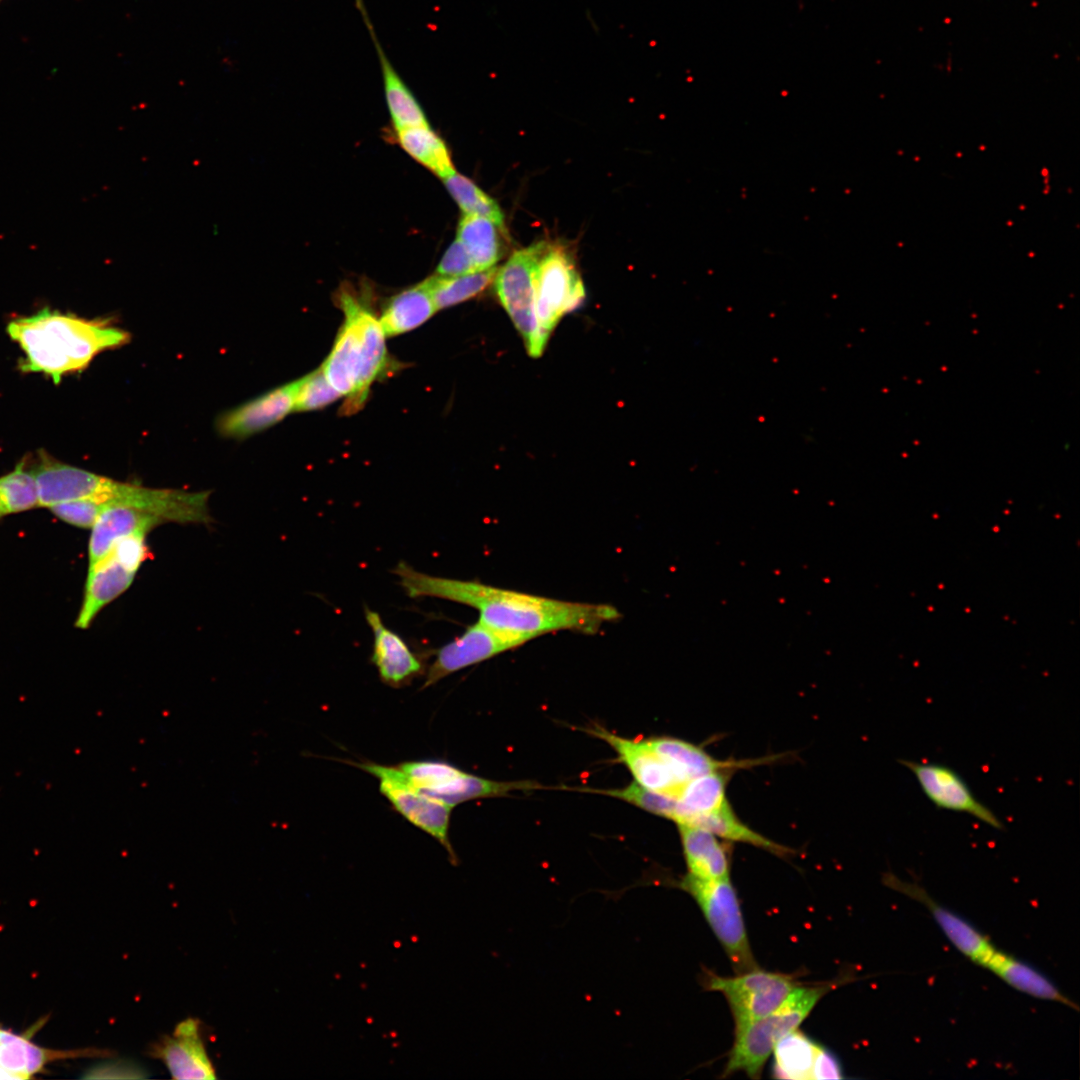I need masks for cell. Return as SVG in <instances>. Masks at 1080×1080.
Masks as SVG:
<instances>
[{
	"label": "cell",
	"instance_id": "8992f818",
	"mask_svg": "<svg viewBox=\"0 0 1080 1080\" xmlns=\"http://www.w3.org/2000/svg\"><path fill=\"white\" fill-rule=\"evenodd\" d=\"M584 298V284L572 256L563 247L546 244L535 270V315L543 348L562 316Z\"/></svg>",
	"mask_w": 1080,
	"mask_h": 1080
},
{
	"label": "cell",
	"instance_id": "9a60e30c",
	"mask_svg": "<svg viewBox=\"0 0 1080 1080\" xmlns=\"http://www.w3.org/2000/svg\"><path fill=\"white\" fill-rule=\"evenodd\" d=\"M300 379L286 383L228 411L218 421L226 437L243 438L265 430L295 411Z\"/></svg>",
	"mask_w": 1080,
	"mask_h": 1080
},
{
	"label": "cell",
	"instance_id": "1f68e13d",
	"mask_svg": "<svg viewBox=\"0 0 1080 1080\" xmlns=\"http://www.w3.org/2000/svg\"><path fill=\"white\" fill-rule=\"evenodd\" d=\"M38 506L34 476L25 460L0 477V518Z\"/></svg>",
	"mask_w": 1080,
	"mask_h": 1080
},
{
	"label": "cell",
	"instance_id": "3957f363",
	"mask_svg": "<svg viewBox=\"0 0 1080 1080\" xmlns=\"http://www.w3.org/2000/svg\"><path fill=\"white\" fill-rule=\"evenodd\" d=\"M337 304L344 321L321 369L332 387L346 398L344 413L351 414L362 407L370 387L387 368L386 335L368 304L354 293L341 289Z\"/></svg>",
	"mask_w": 1080,
	"mask_h": 1080
},
{
	"label": "cell",
	"instance_id": "603a6c76",
	"mask_svg": "<svg viewBox=\"0 0 1080 1080\" xmlns=\"http://www.w3.org/2000/svg\"><path fill=\"white\" fill-rule=\"evenodd\" d=\"M728 777L721 771L703 774L689 779L677 798V816L674 822L685 824L692 818L718 810L726 801Z\"/></svg>",
	"mask_w": 1080,
	"mask_h": 1080
},
{
	"label": "cell",
	"instance_id": "ac0fdd59",
	"mask_svg": "<svg viewBox=\"0 0 1080 1080\" xmlns=\"http://www.w3.org/2000/svg\"><path fill=\"white\" fill-rule=\"evenodd\" d=\"M165 521L156 514L126 505L108 507L92 526L89 540V565L106 557L123 537L135 532H149Z\"/></svg>",
	"mask_w": 1080,
	"mask_h": 1080
},
{
	"label": "cell",
	"instance_id": "4316f807",
	"mask_svg": "<svg viewBox=\"0 0 1080 1080\" xmlns=\"http://www.w3.org/2000/svg\"><path fill=\"white\" fill-rule=\"evenodd\" d=\"M397 138L410 156L442 179L456 171L446 144L429 124L397 130Z\"/></svg>",
	"mask_w": 1080,
	"mask_h": 1080
},
{
	"label": "cell",
	"instance_id": "60d3db41",
	"mask_svg": "<svg viewBox=\"0 0 1080 1080\" xmlns=\"http://www.w3.org/2000/svg\"><path fill=\"white\" fill-rule=\"evenodd\" d=\"M2 1H3V0H0V3H1Z\"/></svg>",
	"mask_w": 1080,
	"mask_h": 1080
},
{
	"label": "cell",
	"instance_id": "8fae6325",
	"mask_svg": "<svg viewBox=\"0 0 1080 1080\" xmlns=\"http://www.w3.org/2000/svg\"><path fill=\"white\" fill-rule=\"evenodd\" d=\"M528 642L495 630L479 620L457 638L438 649L429 666L423 688L471 665L483 662Z\"/></svg>",
	"mask_w": 1080,
	"mask_h": 1080
},
{
	"label": "cell",
	"instance_id": "f1b7e54d",
	"mask_svg": "<svg viewBox=\"0 0 1080 1080\" xmlns=\"http://www.w3.org/2000/svg\"><path fill=\"white\" fill-rule=\"evenodd\" d=\"M685 824L703 828L726 840L760 847L780 856L791 852L790 849L773 842L741 822L733 812L728 800L718 810L694 817Z\"/></svg>",
	"mask_w": 1080,
	"mask_h": 1080
},
{
	"label": "cell",
	"instance_id": "9c48e42d",
	"mask_svg": "<svg viewBox=\"0 0 1080 1080\" xmlns=\"http://www.w3.org/2000/svg\"><path fill=\"white\" fill-rule=\"evenodd\" d=\"M546 244L538 242L515 251L496 271L493 281L501 305L521 334L527 352L535 358L544 351L535 315V270Z\"/></svg>",
	"mask_w": 1080,
	"mask_h": 1080
},
{
	"label": "cell",
	"instance_id": "4fadbf2b",
	"mask_svg": "<svg viewBox=\"0 0 1080 1080\" xmlns=\"http://www.w3.org/2000/svg\"><path fill=\"white\" fill-rule=\"evenodd\" d=\"M886 885L925 906L952 945L973 963L987 968L999 949L969 921L941 905L918 883L903 881L892 873Z\"/></svg>",
	"mask_w": 1080,
	"mask_h": 1080
},
{
	"label": "cell",
	"instance_id": "4dcf8cb0",
	"mask_svg": "<svg viewBox=\"0 0 1080 1080\" xmlns=\"http://www.w3.org/2000/svg\"><path fill=\"white\" fill-rule=\"evenodd\" d=\"M443 183L464 214L486 217L504 228L500 206L469 178L455 171Z\"/></svg>",
	"mask_w": 1080,
	"mask_h": 1080
},
{
	"label": "cell",
	"instance_id": "ab89813d",
	"mask_svg": "<svg viewBox=\"0 0 1080 1080\" xmlns=\"http://www.w3.org/2000/svg\"><path fill=\"white\" fill-rule=\"evenodd\" d=\"M842 1077L838 1059L829 1050L820 1046L813 1065L812 1079H840Z\"/></svg>",
	"mask_w": 1080,
	"mask_h": 1080
},
{
	"label": "cell",
	"instance_id": "7c38bea8",
	"mask_svg": "<svg viewBox=\"0 0 1080 1080\" xmlns=\"http://www.w3.org/2000/svg\"><path fill=\"white\" fill-rule=\"evenodd\" d=\"M898 762L910 770L924 795L938 809L967 813L988 826L1004 830L1003 822L972 792L964 778L941 763H920L908 759Z\"/></svg>",
	"mask_w": 1080,
	"mask_h": 1080
},
{
	"label": "cell",
	"instance_id": "d6986e66",
	"mask_svg": "<svg viewBox=\"0 0 1080 1080\" xmlns=\"http://www.w3.org/2000/svg\"><path fill=\"white\" fill-rule=\"evenodd\" d=\"M135 575L112 552L88 567L83 604L75 626L88 628L102 608L130 587Z\"/></svg>",
	"mask_w": 1080,
	"mask_h": 1080
},
{
	"label": "cell",
	"instance_id": "e575fe53",
	"mask_svg": "<svg viewBox=\"0 0 1080 1080\" xmlns=\"http://www.w3.org/2000/svg\"><path fill=\"white\" fill-rule=\"evenodd\" d=\"M30 1046L31 1042L26 1038L0 1029V1068L13 1079L30 1078Z\"/></svg>",
	"mask_w": 1080,
	"mask_h": 1080
},
{
	"label": "cell",
	"instance_id": "d6a6232c",
	"mask_svg": "<svg viewBox=\"0 0 1080 1080\" xmlns=\"http://www.w3.org/2000/svg\"><path fill=\"white\" fill-rule=\"evenodd\" d=\"M586 790L624 800L645 811L673 821L677 816L678 803L676 797L648 789L636 781L621 789Z\"/></svg>",
	"mask_w": 1080,
	"mask_h": 1080
},
{
	"label": "cell",
	"instance_id": "e0dca14e",
	"mask_svg": "<svg viewBox=\"0 0 1080 1080\" xmlns=\"http://www.w3.org/2000/svg\"><path fill=\"white\" fill-rule=\"evenodd\" d=\"M365 618L373 633L372 662L381 680L394 688L408 684L422 672V663L406 642L366 608Z\"/></svg>",
	"mask_w": 1080,
	"mask_h": 1080
},
{
	"label": "cell",
	"instance_id": "f546056e",
	"mask_svg": "<svg viewBox=\"0 0 1080 1080\" xmlns=\"http://www.w3.org/2000/svg\"><path fill=\"white\" fill-rule=\"evenodd\" d=\"M495 268L459 276H432L422 282L437 310L457 305L482 293L493 281Z\"/></svg>",
	"mask_w": 1080,
	"mask_h": 1080
},
{
	"label": "cell",
	"instance_id": "836d02e7",
	"mask_svg": "<svg viewBox=\"0 0 1080 1080\" xmlns=\"http://www.w3.org/2000/svg\"><path fill=\"white\" fill-rule=\"evenodd\" d=\"M341 395L332 387L321 368L300 378L295 411H312L324 408Z\"/></svg>",
	"mask_w": 1080,
	"mask_h": 1080
},
{
	"label": "cell",
	"instance_id": "83f0119b",
	"mask_svg": "<svg viewBox=\"0 0 1080 1080\" xmlns=\"http://www.w3.org/2000/svg\"><path fill=\"white\" fill-rule=\"evenodd\" d=\"M820 1045L798 1029L781 1038L773 1048L775 1077L811 1080Z\"/></svg>",
	"mask_w": 1080,
	"mask_h": 1080
},
{
	"label": "cell",
	"instance_id": "d590c367",
	"mask_svg": "<svg viewBox=\"0 0 1080 1080\" xmlns=\"http://www.w3.org/2000/svg\"><path fill=\"white\" fill-rule=\"evenodd\" d=\"M109 506V501L87 498L59 503L49 508L55 516L66 523L81 528H92L98 517Z\"/></svg>",
	"mask_w": 1080,
	"mask_h": 1080
},
{
	"label": "cell",
	"instance_id": "7a4b0ae2",
	"mask_svg": "<svg viewBox=\"0 0 1080 1080\" xmlns=\"http://www.w3.org/2000/svg\"><path fill=\"white\" fill-rule=\"evenodd\" d=\"M7 332L24 352L21 370L43 373L56 384L63 375L86 368L100 352L129 340L126 331L106 321L48 308L9 322Z\"/></svg>",
	"mask_w": 1080,
	"mask_h": 1080
},
{
	"label": "cell",
	"instance_id": "ffe728a7",
	"mask_svg": "<svg viewBox=\"0 0 1080 1080\" xmlns=\"http://www.w3.org/2000/svg\"><path fill=\"white\" fill-rule=\"evenodd\" d=\"M687 873L706 880L729 877L725 848L713 833L689 824H678Z\"/></svg>",
	"mask_w": 1080,
	"mask_h": 1080
},
{
	"label": "cell",
	"instance_id": "d4e9b609",
	"mask_svg": "<svg viewBox=\"0 0 1080 1080\" xmlns=\"http://www.w3.org/2000/svg\"><path fill=\"white\" fill-rule=\"evenodd\" d=\"M500 228L492 220L464 214L457 228V240L463 245L477 271L494 268L501 255Z\"/></svg>",
	"mask_w": 1080,
	"mask_h": 1080
},
{
	"label": "cell",
	"instance_id": "44dd1931",
	"mask_svg": "<svg viewBox=\"0 0 1080 1080\" xmlns=\"http://www.w3.org/2000/svg\"><path fill=\"white\" fill-rule=\"evenodd\" d=\"M1019 992L1034 998L1058 1002L1078 1010V1006L1065 996L1052 981L1028 963L998 950L986 968Z\"/></svg>",
	"mask_w": 1080,
	"mask_h": 1080
},
{
	"label": "cell",
	"instance_id": "52a82bcc",
	"mask_svg": "<svg viewBox=\"0 0 1080 1080\" xmlns=\"http://www.w3.org/2000/svg\"><path fill=\"white\" fill-rule=\"evenodd\" d=\"M34 476L38 506L53 505L96 498L104 501L128 502L140 485L120 482L93 472L62 463L44 451L39 452L35 465L29 468Z\"/></svg>",
	"mask_w": 1080,
	"mask_h": 1080
},
{
	"label": "cell",
	"instance_id": "f35d334b",
	"mask_svg": "<svg viewBox=\"0 0 1080 1080\" xmlns=\"http://www.w3.org/2000/svg\"><path fill=\"white\" fill-rule=\"evenodd\" d=\"M436 272L442 276H459L479 271L476 270L466 249L456 239L445 251Z\"/></svg>",
	"mask_w": 1080,
	"mask_h": 1080
},
{
	"label": "cell",
	"instance_id": "8d00e7d4",
	"mask_svg": "<svg viewBox=\"0 0 1080 1080\" xmlns=\"http://www.w3.org/2000/svg\"><path fill=\"white\" fill-rule=\"evenodd\" d=\"M147 532L140 531L121 538L113 547L112 553L128 569L137 573L149 552L146 545Z\"/></svg>",
	"mask_w": 1080,
	"mask_h": 1080
},
{
	"label": "cell",
	"instance_id": "277c9868",
	"mask_svg": "<svg viewBox=\"0 0 1080 1080\" xmlns=\"http://www.w3.org/2000/svg\"><path fill=\"white\" fill-rule=\"evenodd\" d=\"M831 988V983L798 984L777 1009L736 1029L723 1076L743 1072L750 1078H759L776 1043L798 1029Z\"/></svg>",
	"mask_w": 1080,
	"mask_h": 1080
},
{
	"label": "cell",
	"instance_id": "2e32d148",
	"mask_svg": "<svg viewBox=\"0 0 1080 1080\" xmlns=\"http://www.w3.org/2000/svg\"><path fill=\"white\" fill-rule=\"evenodd\" d=\"M174 1079H215V1069L201 1039L200 1024L188 1018L155 1048Z\"/></svg>",
	"mask_w": 1080,
	"mask_h": 1080
},
{
	"label": "cell",
	"instance_id": "30bf717a",
	"mask_svg": "<svg viewBox=\"0 0 1080 1080\" xmlns=\"http://www.w3.org/2000/svg\"><path fill=\"white\" fill-rule=\"evenodd\" d=\"M379 781L380 793L407 821L437 840L447 851L452 865L457 855L449 840L452 807L415 788L398 766L365 762L356 764Z\"/></svg>",
	"mask_w": 1080,
	"mask_h": 1080
},
{
	"label": "cell",
	"instance_id": "ba28073f",
	"mask_svg": "<svg viewBox=\"0 0 1080 1080\" xmlns=\"http://www.w3.org/2000/svg\"><path fill=\"white\" fill-rule=\"evenodd\" d=\"M798 984L791 975L759 968L734 977L710 971L703 976L704 988L720 992L727 1000L735 1030L777 1009Z\"/></svg>",
	"mask_w": 1080,
	"mask_h": 1080
},
{
	"label": "cell",
	"instance_id": "7402d4cb",
	"mask_svg": "<svg viewBox=\"0 0 1080 1080\" xmlns=\"http://www.w3.org/2000/svg\"><path fill=\"white\" fill-rule=\"evenodd\" d=\"M436 311L429 292L420 283L392 297L379 322L386 336H396L421 326Z\"/></svg>",
	"mask_w": 1080,
	"mask_h": 1080
},
{
	"label": "cell",
	"instance_id": "cb8c5ba5",
	"mask_svg": "<svg viewBox=\"0 0 1080 1080\" xmlns=\"http://www.w3.org/2000/svg\"><path fill=\"white\" fill-rule=\"evenodd\" d=\"M531 782H502L490 780L461 771L444 785L424 794L435 798L450 807L479 798L503 796L514 790L539 788ZM421 792V791H420Z\"/></svg>",
	"mask_w": 1080,
	"mask_h": 1080
},
{
	"label": "cell",
	"instance_id": "74e56055",
	"mask_svg": "<svg viewBox=\"0 0 1080 1080\" xmlns=\"http://www.w3.org/2000/svg\"><path fill=\"white\" fill-rule=\"evenodd\" d=\"M148 1077L147 1070L132 1060L105 1062L89 1069L85 1078L143 1079Z\"/></svg>",
	"mask_w": 1080,
	"mask_h": 1080
},
{
	"label": "cell",
	"instance_id": "5b68a950",
	"mask_svg": "<svg viewBox=\"0 0 1080 1080\" xmlns=\"http://www.w3.org/2000/svg\"><path fill=\"white\" fill-rule=\"evenodd\" d=\"M678 887L696 901L735 972L739 974L758 968L730 878L706 880L687 873Z\"/></svg>",
	"mask_w": 1080,
	"mask_h": 1080
},
{
	"label": "cell",
	"instance_id": "6da1fadb",
	"mask_svg": "<svg viewBox=\"0 0 1080 1080\" xmlns=\"http://www.w3.org/2000/svg\"><path fill=\"white\" fill-rule=\"evenodd\" d=\"M393 573L410 597H437L479 612V621L531 641L558 631L593 634L621 615L615 607L564 601L503 589L480 582L437 577L400 562Z\"/></svg>",
	"mask_w": 1080,
	"mask_h": 1080
},
{
	"label": "cell",
	"instance_id": "5bb4252c",
	"mask_svg": "<svg viewBox=\"0 0 1080 1080\" xmlns=\"http://www.w3.org/2000/svg\"><path fill=\"white\" fill-rule=\"evenodd\" d=\"M588 732L608 743L617 752L619 760L629 769L635 781L648 789L677 797L688 781L660 757L646 740L623 738L600 726L590 728Z\"/></svg>",
	"mask_w": 1080,
	"mask_h": 1080
},
{
	"label": "cell",
	"instance_id": "484cf974",
	"mask_svg": "<svg viewBox=\"0 0 1080 1080\" xmlns=\"http://www.w3.org/2000/svg\"><path fill=\"white\" fill-rule=\"evenodd\" d=\"M646 741L687 780L736 765L734 762L719 761L701 747L681 739L655 737Z\"/></svg>",
	"mask_w": 1080,
	"mask_h": 1080
}]
</instances>
